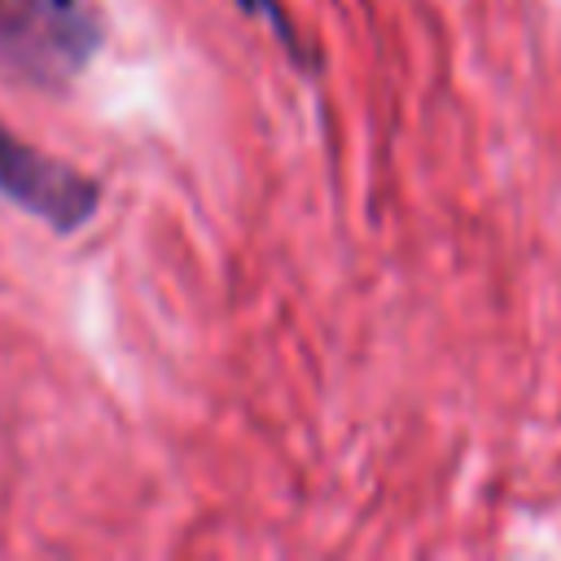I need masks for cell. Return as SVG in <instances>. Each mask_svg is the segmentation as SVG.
Wrapping results in <instances>:
<instances>
[{
    "instance_id": "1",
    "label": "cell",
    "mask_w": 561,
    "mask_h": 561,
    "mask_svg": "<svg viewBox=\"0 0 561 561\" xmlns=\"http://www.w3.org/2000/svg\"><path fill=\"white\" fill-rule=\"evenodd\" d=\"M105 13L96 0H0V75L66 92L101 53Z\"/></svg>"
},
{
    "instance_id": "2",
    "label": "cell",
    "mask_w": 561,
    "mask_h": 561,
    "mask_svg": "<svg viewBox=\"0 0 561 561\" xmlns=\"http://www.w3.org/2000/svg\"><path fill=\"white\" fill-rule=\"evenodd\" d=\"M0 197L22 215L39 219L48 232L75 237L96 219L105 188L88 171L26 145L0 118Z\"/></svg>"
},
{
    "instance_id": "3",
    "label": "cell",
    "mask_w": 561,
    "mask_h": 561,
    "mask_svg": "<svg viewBox=\"0 0 561 561\" xmlns=\"http://www.w3.org/2000/svg\"><path fill=\"white\" fill-rule=\"evenodd\" d=\"M241 4V13H250V18H263L267 26H272V35L280 39V48L298 61V66H316V53L298 39V26H294V18L285 13V4L280 0H237Z\"/></svg>"
}]
</instances>
